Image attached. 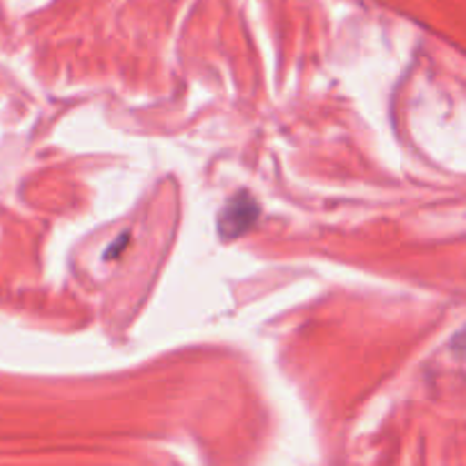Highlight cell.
Returning <instances> with one entry per match:
<instances>
[{
    "label": "cell",
    "instance_id": "1",
    "mask_svg": "<svg viewBox=\"0 0 466 466\" xmlns=\"http://www.w3.org/2000/svg\"><path fill=\"white\" fill-rule=\"evenodd\" d=\"M259 217V205L253 196L237 194L218 217V232L223 239H237L253 228Z\"/></svg>",
    "mask_w": 466,
    "mask_h": 466
},
{
    "label": "cell",
    "instance_id": "2",
    "mask_svg": "<svg viewBox=\"0 0 466 466\" xmlns=\"http://www.w3.org/2000/svg\"><path fill=\"white\" fill-rule=\"evenodd\" d=\"M451 344H453V349L458 350V353H466V328H462V330L453 337Z\"/></svg>",
    "mask_w": 466,
    "mask_h": 466
}]
</instances>
